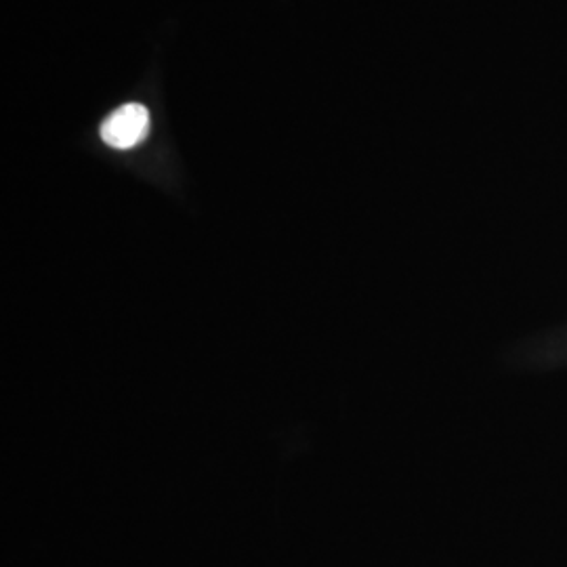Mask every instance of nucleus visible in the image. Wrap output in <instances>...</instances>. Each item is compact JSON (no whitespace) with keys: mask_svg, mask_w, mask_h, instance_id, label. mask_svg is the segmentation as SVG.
Segmentation results:
<instances>
[{"mask_svg":"<svg viewBox=\"0 0 567 567\" xmlns=\"http://www.w3.org/2000/svg\"><path fill=\"white\" fill-rule=\"evenodd\" d=\"M150 112L142 103H126L102 124V140L114 150H131L147 137Z\"/></svg>","mask_w":567,"mask_h":567,"instance_id":"f257e3e1","label":"nucleus"}]
</instances>
